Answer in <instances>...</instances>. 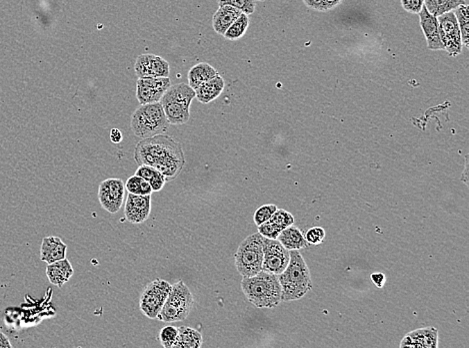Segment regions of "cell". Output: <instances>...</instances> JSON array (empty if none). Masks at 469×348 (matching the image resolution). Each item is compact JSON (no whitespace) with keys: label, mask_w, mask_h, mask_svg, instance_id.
I'll return each mask as SVG.
<instances>
[{"label":"cell","mask_w":469,"mask_h":348,"mask_svg":"<svg viewBox=\"0 0 469 348\" xmlns=\"http://www.w3.org/2000/svg\"><path fill=\"white\" fill-rule=\"evenodd\" d=\"M135 160L139 166L146 165L160 171L167 182L178 178L185 166L181 144L163 134L138 142L135 149Z\"/></svg>","instance_id":"obj_1"},{"label":"cell","mask_w":469,"mask_h":348,"mask_svg":"<svg viewBox=\"0 0 469 348\" xmlns=\"http://www.w3.org/2000/svg\"><path fill=\"white\" fill-rule=\"evenodd\" d=\"M289 265L278 275L282 286V301H292L302 298L312 289L309 268L298 250H290Z\"/></svg>","instance_id":"obj_2"},{"label":"cell","mask_w":469,"mask_h":348,"mask_svg":"<svg viewBox=\"0 0 469 348\" xmlns=\"http://www.w3.org/2000/svg\"><path fill=\"white\" fill-rule=\"evenodd\" d=\"M242 292L257 308H273L282 302V286L278 275L260 271L251 277H244Z\"/></svg>","instance_id":"obj_3"},{"label":"cell","mask_w":469,"mask_h":348,"mask_svg":"<svg viewBox=\"0 0 469 348\" xmlns=\"http://www.w3.org/2000/svg\"><path fill=\"white\" fill-rule=\"evenodd\" d=\"M169 125L160 101L140 105L131 117V130L142 140L164 134Z\"/></svg>","instance_id":"obj_4"},{"label":"cell","mask_w":469,"mask_h":348,"mask_svg":"<svg viewBox=\"0 0 469 348\" xmlns=\"http://www.w3.org/2000/svg\"><path fill=\"white\" fill-rule=\"evenodd\" d=\"M194 98L196 90L188 83H178L167 89L160 101L171 125H183L189 121L190 105Z\"/></svg>","instance_id":"obj_5"},{"label":"cell","mask_w":469,"mask_h":348,"mask_svg":"<svg viewBox=\"0 0 469 348\" xmlns=\"http://www.w3.org/2000/svg\"><path fill=\"white\" fill-rule=\"evenodd\" d=\"M194 304V298L189 288L182 280L171 286V292L157 320L163 322H178L187 320L191 313Z\"/></svg>","instance_id":"obj_6"},{"label":"cell","mask_w":469,"mask_h":348,"mask_svg":"<svg viewBox=\"0 0 469 348\" xmlns=\"http://www.w3.org/2000/svg\"><path fill=\"white\" fill-rule=\"evenodd\" d=\"M264 236L259 233L248 236L241 242L235 255V266L239 274L244 277H251L262 271Z\"/></svg>","instance_id":"obj_7"},{"label":"cell","mask_w":469,"mask_h":348,"mask_svg":"<svg viewBox=\"0 0 469 348\" xmlns=\"http://www.w3.org/2000/svg\"><path fill=\"white\" fill-rule=\"evenodd\" d=\"M171 284L165 280L155 279L145 286L140 297V310L151 320L157 318L171 290Z\"/></svg>","instance_id":"obj_8"},{"label":"cell","mask_w":469,"mask_h":348,"mask_svg":"<svg viewBox=\"0 0 469 348\" xmlns=\"http://www.w3.org/2000/svg\"><path fill=\"white\" fill-rule=\"evenodd\" d=\"M439 35L444 47V51L450 56L455 58L462 53L461 29L454 13H444L437 17Z\"/></svg>","instance_id":"obj_9"},{"label":"cell","mask_w":469,"mask_h":348,"mask_svg":"<svg viewBox=\"0 0 469 348\" xmlns=\"http://www.w3.org/2000/svg\"><path fill=\"white\" fill-rule=\"evenodd\" d=\"M262 249H264L262 271L271 274H282L289 263V250L283 247L278 239H268L265 237L262 239Z\"/></svg>","instance_id":"obj_10"},{"label":"cell","mask_w":469,"mask_h":348,"mask_svg":"<svg viewBox=\"0 0 469 348\" xmlns=\"http://www.w3.org/2000/svg\"><path fill=\"white\" fill-rule=\"evenodd\" d=\"M126 185L120 179H108L99 188V200L104 210L117 214L122 207Z\"/></svg>","instance_id":"obj_11"},{"label":"cell","mask_w":469,"mask_h":348,"mask_svg":"<svg viewBox=\"0 0 469 348\" xmlns=\"http://www.w3.org/2000/svg\"><path fill=\"white\" fill-rule=\"evenodd\" d=\"M171 85L169 78H138L137 99L140 105L157 103Z\"/></svg>","instance_id":"obj_12"},{"label":"cell","mask_w":469,"mask_h":348,"mask_svg":"<svg viewBox=\"0 0 469 348\" xmlns=\"http://www.w3.org/2000/svg\"><path fill=\"white\" fill-rule=\"evenodd\" d=\"M135 72L138 78H169V63L155 54H142L137 58Z\"/></svg>","instance_id":"obj_13"},{"label":"cell","mask_w":469,"mask_h":348,"mask_svg":"<svg viewBox=\"0 0 469 348\" xmlns=\"http://www.w3.org/2000/svg\"><path fill=\"white\" fill-rule=\"evenodd\" d=\"M151 211V196L135 195L128 193L124 215L126 220L133 224H142L149 218Z\"/></svg>","instance_id":"obj_14"},{"label":"cell","mask_w":469,"mask_h":348,"mask_svg":"<svg viewBox=\"0 0 469 348\" xmlns=\"http://www.w3.org/2000/svg\"><path fill=\"white\" fill-rule=\"evenodd\" d=\"M418 15L421 29H423V35L427 38L428 49H430V51H444L441 35H439L437 17L430 15L425 6L421 8Z\"/></svg>","instance_id":"obj_15"},{"label":"cell","mask_w":469,"mask_h":348,"mask_svg":"<svg viewBox=\"0 0 469 348\" xmlns=\"http://www.w3.org/2000/svg\"><path fill=\"white\" fill-rule=\"evenodd\" d=\"M438 347V331L434 327L416 329L403 338L400 347L436 348Z\"/></svg>","instance_id":"obj_16"},{"label":"cell","mask_w":469,"mask_h":348,"mask_svg":"<svg viewBox=\"0 0 469 348\" xmlns=\"http://www.w3.org/2000/svg\"><path fill=\"white\" fill-rule=\"evenodd\" d=\"M67 244L63 243L60 237H44L40 248V259L47 264L60 261L67 257Z\"/></svg>","instance_id":"obj_17"},{"label":"cell","mask_w":469,"mask_h":348,"mask_svg":"<svg viewBox=\"0 0 469 348\" xmlns=\"http://www.w3.org/2000/svg\"><path fill=\"white\" fill-rule=\"evenodd\" d=\"M71 263L67 258L47 264L46 275L51 284L62 287L74 275Z\"/></svg>","instance_id":"obj_18"},{"label":"cell","mask_w":469,"mask_h":348,"mask_svg":"<svg viewBox=\"0 0 469 348\" xmlns=\"http://www.w3.org/2000/svg\"><path fill=\"white\" fill-rule=\"evenodd\" d=\"M225 88V81L221 76H216L212 80L205 81L196 90L197 101L203 103H210L221 97Z\"/></svg>","instance_id":"obj_19"},{"label":"cell","mask_w":469,"mask_h":348,"mask_svg":"<svg viewBox=\"0 0 469 348\" xmlns=\"http://www.w3.org/2000/svg\"><path fill=\"white\" fill-rule=\"evenodd\" d=\"M239 9L230 6H219L212 17V27L219 35H223L228 27L241 15Z\"/></svg>","instance_id":"obj_20"},{"label":"cell","mask_w":469,"mask_h":348,"mask_svg":"<svg viewBox=\"0 0 469 348\" xmlns=\"http://www.w3.org/2000/svg\"><path fill=\"white\" fill-rule=\"evenodd\" d=\"M219 72L207 63H199L189 69L187 74L188 85L194 90L205 81L219 76Z\"/></svg>","instance_id":"obj_21"},{"label":"cell","mask_w":469,"mask_h":348,"mask_svg":"<svg viewBox=\"0 0 469 348\" xmlns=\"http://www.w3.org/2000/svg\"><path fill=\"white\" fill-rule=\"evenodd\" d=\"M278 240L282 244L287 250H300L307 247L308 243L303 236L302 232L296 226H289L285 228L278 235Z\"/></svg>","instance_id":"obj_22"},{"label":"cell","mask_w":469,"mask_h":348,"mask_svg":"<svg viewBox=\"0 0 469 348\" xmlns=\"http://www.w3.org/2000/svg\"><path fill=\"white\" fill-rule=\"evenodd\" d=\"M203 335L201 332L191 327L181 326L178 329V336L174 348H199L203 345Z\"/></svg>","instance_id":"obj_23"},{"label":"cell","mask_w":469,"mask_h":348,"mask_svg":"<svg viewBox=\"0 0 469 348\" xmlns=\"http://www.w3.org/2000/svg\"><path fill=\"white\" fill-rule=\"evenodd\" d=\"M135 175L144 178L153 188V192L162 191L165 183H167V180H165V177L162 175V173L156 170L153 167L146 166V165H140Z\"/></svg>","instance_id":"obj_24"},{"label":"cell","mask_w":469,"mask_h":348,"mask_svg":"<svg viewBox=\"0 0 469 348\" xmlns=\"http://www.w3.org/2000/svg\"><path fill=\"white\" fill-rule=\"evenodd\" d=\"M466 3V0H425V6L428 13L436 17Z\"/></svg>","instance_id":"obj_25"},{"label":"cell","mask_w":469,"mask_h":348,"mask_svg":"<svg viewBox=\"0 0 469 348\" xmlns=\"http://www.w3.org/2000/svg\"><path fill=\"white\" fill-rule=\"evenodd\" d=\"M248 15L242 13L239 18L228 27V31L223 35L224 38L228 40H232L233 42V40H237L239 38H244V35L248 31Z\"/></svg>","instance_id":"obj_26"},{"label":"cell","mask_w":469,"mask_h":348,"mask_svg":"<svg viewBox=\"0 0 469 348\" xmlns=\"http://www.w3.org/2000/svg\"><path fill=\"white\" fill-rule=\"evenodd\" d=\"M455 17L461 29L462 45L469 49V17L468 4H461L454 9Z\"/></svg>","instance_id":"obj_27"},{"label":"cell","mask_w":469,"mask_h":348,"mask_svg":"<svg viewBox=\"0 0 469 348\" xmlns=\"http://www.w3.org/2000/svg\"><path fill=\"white\" fill-rule=\"evenodd\" d=\"M126 189L128 190V193L135 194V195H151L153 192L151 185L144 178L137 175L128 178Z\"/></svg>","instance_id":"obj_28"},{"label":"cell","mask_w":469,"mask_h":348,"mask_svg":"<svg viewBox=\"0 0 469 348\" xmlns=\"http://www.w3.org/2000/svg\"><path fill=\"white\" fill-rule=\"evenodd\" d=\"M217 2L219 6H233L248 15H253L255 11V0H217Z\"/></svg>","instance_id":"obj_29"},{"label":"cell","mask_w":469,"mask_h":348,"mask_svg":"<svg viewBox=\"0 0 469 348\" xmlns=\"http://www.w3.org/2000/svg\"><path fill=\"white\" fill-rule=\"evenodd\" d=\"M269 220L283 230L285 228L289 227V226L293 225L294 217L289 212L285 211V210L278 209Z\"/></svg>","instance_id":"obj_30"},{"label":"cell","mask_w":469,"mask_h":348,"mask_svg":"<svg viewBox=\"0 0 469 348\" xmlns=\"http://www.w3.org/2000/svg\"><path fill=\"white\" fill-rule=\"evenodd\" d=\"M178 329L174 326H167L160 331V340L164 348L173 347L174 343L178 340Z\"/></svg>","instance_id":"obj_31"},{"label":"cell","mask_w":469,"mask_h":348,"mask_svg":"<svg viewBox=\"0 0 469 348\" xmlns=\"http://www.w3.org/2000/svg\"><path fill=\"white\" fill-rule=\"evenodd\" d=\"M278 207L275 205H264L256 210L255 214V223L256 226L262 225L273 217Z\"/></svg>","instance_id":"obj_32"},{"label":"cell","mask_w":469,"mask_h":348,"mask_svg":"<svg viewBox=\"0 0 469 348\" xmlns=\"http://www.w3.org/2000/svg\"><path fill=\"white\" fill-rule=\"evenodd\" d=\"M257 227L258 233L262 234L265 238L268 239H278V235L282 231L280 227H278V226L271 222V220L266 221V222L257 226Z\"/></svg>","instance_id":"obj_33"},{"label":"cell","mask_w":469,"mask_h":348,"mask_svg":"<svg viewBox=\"0 0 469 348\" xmlns=\"http://www.w3.org/2000/svg\"><path fill=\"white\" fill-rule=\"evenodd\" d=\"M305 240L307 241L310 245H318L323 241L325 237V231L323 228L314 227L308 230L307 235H305Z\"/></svg>","instance_id":"obj_34"},{"label":"cell","mask_w":469,"mask_h":348,"mask_svg":"<svg viewBox=\"0 0 469 348\" xmlns=\"http://www.w3.org/2000/svg\"><path fill=\"white\" fill-rule=\"evenodd\" d=\"M401 6L407 13L418 15L425 6V0H401Z\"/></svg>","instance_id":"obj_35"},{"label":"cell","mask_w":469,"mask_h":348,"mask_svg":"<svg viewBox=\"0 0 469 348\" xmlns=\"http://www.w3.org/2000/svg\"><path fill=\"white\" fill-rule=\"evenodd\" d=\"M305 1V6L307 8L314 9V10L321 11H327L326 9L325 0H303Z\"/></svg>","instance_id":"obj_36"},{"label":"cell","mask_w":469,"mask_h":348,"mask_svg":"<svg viewBox=\"0 0 469 348\" xmlns=\"http://www.w3.org/2000/svg\"><path fill=\"white\" fill-rule=\"evenodd\" d=\"M371 280L378 288H382L384 286L385 281H386V278H385L384 273L377 272L371 274Z\"/></svg>","instance_id":"obj_37"},{"label":"cell","mask_w":469,"mask_h":348,"mask_svg":"<svg viewBox=\"0 0 469 348\" xmlns=\"http://www.w3.org/2000/svg\"><path fill=\"white\" fill-rule=\"evenodd\" d=\"M110 140L113 144L121 143L122 140H123V135H122L121 132H120L119 129H112V130H111Z\"/></svg>","instance_id":"obj_38"},{"label":"cell","mask_w":469,"mask_h":348,"mask_svg":"<svg viewBox=\"0 0 469 348\" xmlns=\"http://www.w3.org/2000/svg\"><path fill=\"white\" fill-rule=\"evenodd\" d=\"M10 341H9L8 336L3 333V332L0 331V348H11Z\"/></svg>","instance_id":"obj_39"},{"label":"cell","mask_w":469,"mask_h":348,"mask_svg":"<svg viewBox=\"0 0 469 348\" xmlns=\"http://www.w3.org/2000/svg\"><path fill=\"white\" fill-rule=\"evenodd\" d=\"M461 180L463 181L466 186H468V156L466 157V168H464L463 174L461 175Z\"/></svg>","instance_id":"obj_40"},{"label":"cell","mask_w":469,"mask_h":348,"mask_svg":"<svg viewBox=\"0 0 469 348\" xmlns=\"http://www.w3.org/2000/svg\"><path fill=\"white\" fill-rule=\"evenodd\" d=\"M341 1L342 0H325L326 9H327V11L330 10V9L334 8L335 6H339Z\"/></svg>","instance_id":"obj_41"},{"label":"cell","mask_w":469,"mask_h":348,"mask_svg":"<svg viewBox=\"0 0 469 348\" xmlns=\"http://www.w3.org/2000/svg\"><path fill=\"white\" fill-rule=\"evenodd\" d=\"M256 1H266V0H256Z\"/></svg>","instance_id":"obj_42"}]
</instances>
